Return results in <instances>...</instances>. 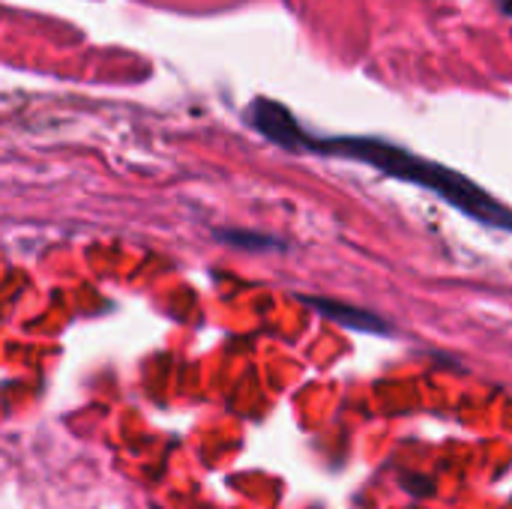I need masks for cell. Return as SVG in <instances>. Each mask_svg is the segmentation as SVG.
I'll return each instance as SVG.
<instances>
[{
  "instance_id": "obj_1",
  "label": "cell",
  "mask_w": 512,
  "mask_h": 509,
  "mask_svg": "<svg viewBox=\"0 0 512 509\" xmlns=\"http://www.w3.org/2000/svg\"><path fill=\"white\" fill-rule=\"evenodd\" d=\"M294 150H312V153H327V156H345V159H357V162H366L372 168H378L381 174L387 177H396L402 183H411V186H423L429 192H435L438 198H444L450 207H456L459 213L483 222V225H492V228H501V231H512V210L507 204H501L498 198H492L483 186H477L474 180H468L465 174L441 165V162H432V159H423L405 147H396L390 141H381V138H360V135H351V138H312L300 129L297 141H294Z\"/></svg>"
},
{
  "instance_id": "obj_2",
  "label": "cell",
  "mask_w": 512,
  "mask_h": 509,
  "mask_svg": "<svg viewBox=\"0 0 512 509\" xmlns=\"http://www.w3.org/2000/svg\"><path fill=\"white\" fill-rule=\"evenodd\" d=\"M312 309H318L324 318L342 324V327H351V330H363V333H390V327L375 318L372 312L366 309H357V306H348V303H336V300H321V297H309L306 300Z\"/></svg>"
}]
</instances>
